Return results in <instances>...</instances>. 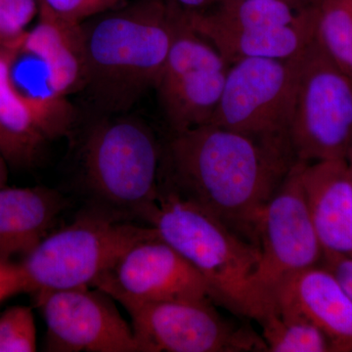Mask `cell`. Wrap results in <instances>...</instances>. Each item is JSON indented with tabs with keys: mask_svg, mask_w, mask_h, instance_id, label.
<instances>
[{
	"mask_svg": "<svg viewBox=\"0 0 352 352\" xmlns=\"http://www.w3.org/2000/svg\"><path fill=\"white\" fill-rule=\"evenodd\" d=\"M166 160L164 186L256 245L261 212L298 162L288 141L210 124L173 133Z\"/></svg>",
	"mask_w": 352,
	"mask_h": 352,
	"instance_id": "cell-1",
	"label": "cell"
},
{
	"mask_svg": "<svg viewBox=\"0 0 352 352\" xmlns=\"http://www.w3.org/2000/svg\"><path fill=\"white\" fill-rule=\"evenodd\" d=\"M182 15L173 0H126L80 24L82 91L97 112L129 113L155 88Z\"/></svg>",
	"mask_w": 352,
	"mask_h": 352,
	"instance_id": "cell-2",
	"label": "cell"
},
{
	"mask_svg": "<svg viewBox=\"0 0 352 352\" xmlns=\"http://www.w3.org/2000/svg\"><path fill=\"white\" fill-rule=\"evenodd\" d=\"M145 223L196 268L214 300L258 322L270 311L254 282L258 245L163 184Z\"/></svg>",
	"mask_w": 352,
	"mask_h": 352,
	"instance_id": "cell-3",
	"label": "cell"
},
{
	"mask_svg": "<svg viewBox=\"0 0 352 352\" xmlns=\"http://www.w3.org/2000/svg\"><path fill=\"white\" fill-rule=\"evenodd\" d=\"M161 162L155 132L129 113L101 116L83 142L87 188L113 212L144 222L159 197Z\"/></svg>",
	"mask_w": 352,
	"mask_h": 352,
	"instance_id": "cell-4",
	"label": "cell"
},
{
	"mask_svg": "<svg viewBox=\"0 0 352 352\" xmlns=\"http://www.w3.org/2000/svg\"><path fill=\"white\" fill-rule=\"evenodd\" d=\"M151 227L104 212H85L53 231L18 263L25 293L90 288Z\"/></svg>",
	"mask_w": 352,
	"mask_h": 352,
	"instance_id": "cell-5",
	"label": "cell"
},
{
	"mask_svg": "<svg viewBox=\"0 0 352 352\" xmlns=\"http://www.w3.org/2000/svg\"><path fill=\"white\" fill-rule=\"evenodd\" d=\"M289 140L296 161L346 159L352 146V78L315 38L298 56Z\"/></svg>",
	"mask_w": 352,
	"mask_h": 352,
	"instance_id": "cell-6",
	"label": "cell"
},
{
	"mask_svg": "<svg viewBox=\"0 0 352 352\" xmlns=\"http://www.w3.org/2000/svg\"><path fill=\"white\" fill-rule=\"evenodd\" d=\"M300 54L286 60L251 58L230 65L210 124L254 138L289 142Z\"/></svg>",
	"mask_w": 352,
	"mask_h": 352,
	"instance_id": "cell-7",
	"label": "cell"
},
{
	"mask_svg": "<svg viewBox=\"0 0 352 352\" xmlns=\"http://www.w3.org/2000/svg\"><path fill=\"white\" fill-rule=\"evenodd\" d=\"M124 307L140 352L267 351L263 337L226 320L212 300H163Z\"/></svg>",
	"mask_w": 352,
	"mask_h": 352,
	"instance_id": "cell-8",
	"label": "cell"
},
{
	"mask_svg": "<svg viewBox=\"0 0 352 352\" xmlns=\"http://www.w3.org/2000/svg\"><path fill=\"white\" fill-rule=\"evenodd\" d=\"M302 164H294L256 226L261 258L254 282L271 307L280 285L300 271L319 265L323 258L302 189Z\"/></svg>",
	"mask_w": 352,
	"mask_h": 352,
	"instance_id": "cell-9",
	"label": "cell"
},
{
	"mask_svg": "<svg viewBox=\"0 0 352 352\" xmlns=\"http://www.w3.org/2000/svg\"><path fill=\"white\" fill-rule=\"evenodd\" d=\"M229 67L217 48L190 27L183 10L154 88L173 133L210 124Z\"/></svg>",
	"mask_w": 352,
	"mask_h": 352,
	"instance_id": "cell-10",
	"label": "cell"
},
{
	"mask_svg": "<svg viewBox=\"0 0 352 352\" xmlns=\"http://www.w3.org/2000/svg\"><path fill=\"white\" fill-rule=\"evenodd\" d=\"M94 288L105 292L122 307L173 300H214L200 273L152 227L120 254Z\"/></svg>",
	"mask_w": 352,
	"mask_h": 352,
	"instance_id": "cell-11",
	"label": "cell"
},
{
	"mask_svg": "<svg viewBox=\"0 0 352 352\" xmlns=\"http://www.w3.org/2000/svg\"><path fill=\"white\" fill-rule=\"evenodd\" d=\"M51 352H140L132 326L100 289L76 288L34 295Z\"/></svg>",
	"mask_w": 352,
	"mask_h": 352,
	"instance_id": "cell-12",
	"label": "cell"
},
{
	"mask_svg": "<svg viewBox=\"0 0 352 352\" xmlns=\"http://www.w3.org/2000/svg\"><path fill=\"white\" fill-rule=\"evenodd\" d=\"M300 178L323 254L352 256V173L346 159L303 163Z\"/></svg>",
	"mask_w": 352,
	"mask_h": 352,
	"instance_id": "cell-13",
	"label": "cell"
},
{
	"mask_svg": "<svg viewBox=\"0 0 352 352\" xmlns=\"http://www.w3.org/2000/svg\"><path fill=\"white\" fill-rule=\"evenodd\" d=\"M274 303L295 308L327 337L333 351L352 352V300L323 265L288 278L273 296Z\"/></svg>",
	"mask_w": 352,
	"mask_h": 352,
	"instance_id": "cell-14",
	"label": "cell"
},
{
	"mask_svg": "<svg viewBox=\"0 0 352 352\" xmlns=\"http://www.w3.org/2000/svg\"><path fill=\"white\" fill-rule=\"evenodd\" d=\"M66 205L48 187H0V258L29 254L50 233Z\"/></svg>",
	"mask_w": 352,
	"mask_h": 352,
	"instance_id": "cell-15",
	"label": "cell"
},
{
	"mask_svg": "<svg viewBox=\"0 0 352 352\" xmlns=\"http://www.w3.org/2000/svg\"><path fill=\"white\" fill-rule=\"evenodd\" d=\"M38 23L15 44L38 58L53 87L62 96L82 91L85 58L80 24L68 22L38 8Z\"/></svg>",
	"mask_w": 352,
	"mask_h": 352,
	"instance_id": "cell-16",
	"label": "cell"
},
{
	"mask_svg": "<svg viewBox=\"0 0 352 352\" xmlns=\"http://www.w3.org/2000/svg\"><path fill=\"white\" fill-rule=\"evenodd\" d=\"M194 31L210 41L229 66L251 58L292 59L298 56L314 38V9L312 6L308 7L302 19L293 25L247 30Z\"/></svg>",
	"mask_w": 352,
	"mask_h": 352,
	"instance_id": "cell-17",
	"label": "cell"
},
{
	"mask_svg": "<svg viewBox=\"0 0 352 352\" xmlns=\"http://www.w3.org/2000/svg\"><path fill=\"white\" fill-rule=\"evenodd\" d=\"M307 8L296 10L275 0H222L204 12L184 11L194 30H247L296 24L302 19Z\"/></svg>",
	"mask_w": 352,
	"mask_h": 352,
	"instance_id": "cell-18",
	"label": "cell"
},
{
	"mask_svg": "<svg viewBox=\"0 0 352 352\" xmlns=\"http://www.w3.org/2000/svg\"><path fill=\"white\" fill-rule=\"evenodd\" d=\"M263 339L270 352L333 351L320 329L295 308L274 303L272 309L258 322Z\"/></svg>",
	"mask_w": 352,
	"mask_h": 352,
	"instance_id": "cell-19",
	"label": "cell"
},
{
	"mask_svg": "<svg viewBox=\"0 0 352 352\" xmlns=\"http://www.w3.org/2000/svg\"><path fill=\"white\" fill-rule=\"evenodd\" d=\"M315 38L352 78V0H314Z\"/></svg>",
	"mask_w": 352,
	"mask_h": 352,
	"instance_id": "cell-20",
	"label": "cell"
},
{
	"mask_svg": "<svg viewBox=\"0 0 352 352\" xmlns=\"http://www.w3.org/2000/svg\"><path fill=\"white\" fill-rule=\"evenodd\" d=\"M0 124L36 154L46 142L31 109L14 87L4 56H0Z\"/></svg>",
	"mask_w": 352,
	"mask_h": 352,
	"instance_id": "cell-21",
	"label": "cell"
},
{
	"mask_svg": "<svg viewBox=\"0 0 352 352\" xmlns=\"http://www.w3.org/2000/svg\"><path fill=\"white\" fill-rule=\"evenodd\" d=\"M36 327L31 307L16 305L0 314V352L36 351Z\"/></svg>",
	"mask_w": 352,
	"mask_h": 352,
	"instance_id": "cell-22",
	"label": "cell"
},
{
	"mask_svg": "<svg viewBox=\"0 0 352 352\" xmlns=\"http://www.w3.org/2000/svg\"><path fill=\"white\" fill-rule=\"evenodd\" d=\"M38 14V0H0V38L6 52L29 30Z\"/></svg>",
	"mask_w": 352,
	"mask_h": 352,
	"instance_id": "cell-23",
	"label": "cell"
},
{
	"mask_svg": "<svg viewBox=\"0 0 352 352\" xmlns=\"http://www.w3.org/2000/svg\"><path fill=\"white\" fill-rule=\"evenodd\" d=\"M38 8L57 17L82 24L95 16L116 8L126 0H38Z\"/></svg>",
	"mask_w": 352,
	"mask_h": 352,
	"instance_id": "cell-24",
	"label": "cell"
},
{
	"mask_svg": "<svg viewBox=\"0 0 352 352\" xmlns=\"http://www.w3.org/2000/svg\"><path fill=\"white\" fill-rule=\"evenodd\" d=\"M0 152L7 163L14 166H28L36 160V152L11 135L0 124Z\"/></svg>",
	"mask_w": 352,
	"mask_h": 352,
	"instance_id": "cell-25",
	"label": "cell"
},
{
	"mask_svg": "<svg viewBox=\"0 0 352 352\" xmlns=\"http://www.w3.org/2000/svg\"><path fill=\"white\" fill-rule=\"evenodd\" d=\"M21 293L25 289L19 264L0 258V302Z\"/></svg>",
	"mask_w": 352,
	"mask_h": 352,
	"instance_id": "cell-26",
	"label": "cell"
},
{
	"mask_svg": "<svg viewBox=\"0 0 352 352\" xmlns=\"http://www.w3.org/2000/svg\"><path fill=\"white\" fill-rule=\"evenodd\" d=\"M320 264L332 273L352 300V256L323 254Z\"/></svg>",
	"mask_w": 352,
	"mask_h": 352,
	"instance_id": "cell-27",
	"label": "cell"
},
{
	"mask_svg": "<svg viewBox=\"0 0 352 352\" xmlns=\"http://www.w3.org/2000/svg\"><path fill=\"white\" fill-rule=\"evenodd\" d=\"M187 12L200 13L208 10L222 0H173Z\"/></svg>",
	"mask_w": 352,
	"mask_h": 352,
	"instance_id": "cell-28",
	"label": "cell"
},
{
	"mask_svg": "<svg viewBox=\"0 0 352 352\" xmlns=\"http://www.w3.org/2000/svg\"><path fill=\"white\" fill-rule=\"evenodd\" d=\"M7 180H8V163L0 152V187L6 186Z\"/></svg>",
	"mask_w": 352,
	"mask_h": 352,
	"instance_id": "cell-29",
	"label": "cell"
},
{
	"mask_svg": "<svg viewBox=\"0 0 352 352\" xmlns=\"http://www.w3.org/2000/svg\"><path fill=\"white\" fill-rule=\"evenodd\" d=\"M275 1L284 2V3L294 7L296 10H305L307 7L314 4V0H275Z\"/></svg>",
	"mask_w": 352,
	"mask_h": 352,
	"instance_id": "cell-30",
	"label": "cell"
},
{
	"mask_svg": "<svg viewBox=\"0 0 352 352\" xmlns=\"http://www.w3.org/2000/svg\"><path fill=\"white\" fill-rule=\"evenodd\" d=\"M346 161L349 163V168H351V170L352 173V146L351 149H349V153H347Z\"/></svg>",
	"mask_w": 352,
	"mask_h": 352,
	"instance_id": "cell-31",
	"label": "cell"
},
{
	"mask_svg": "<svg viewBox=\"0 0 352 352\" xmlns=\"http://www.w3.org/2000/svg\"><path fill=\"white\" fill-rule=\"evenodd\" d=\"M4 52H6V46H4L3 41L0 38V56H2V55L4 54Z\"/></svg>",
	"mask_w": 352,
	"mask_h": 352,
	"instance_id": "cell-32",
	"label": "cell"
}]
</instances>
